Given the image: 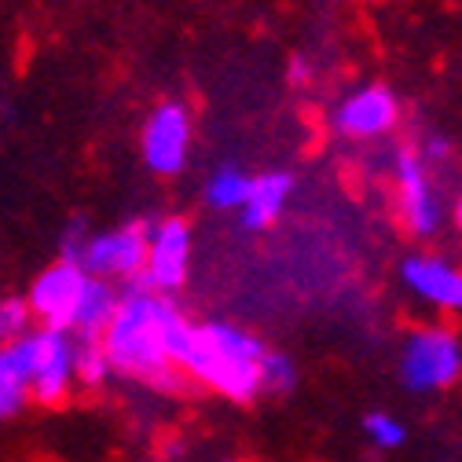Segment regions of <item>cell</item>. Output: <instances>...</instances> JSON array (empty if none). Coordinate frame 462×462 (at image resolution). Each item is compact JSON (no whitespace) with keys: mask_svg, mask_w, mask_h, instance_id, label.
I'll use <instances>...</instances> for the list:
<instances>
[{"mask_svg":"<svg viewBox=\"0 0 462 462\" xmlns=\"http://www.w3.org/2000/svg\"><path fill=\"white\" fill-rule=\"evenodd\" d=\"M419 154L426 158V165H433V162H448V154H451V143H448L444 136H430V140H426V147H422Z\"/></svg>","mask_w":462,"mask_h":462,"instance_id":"7402d4cb","label":"cell"},{"mask_svg":"<svg viewBox=\"0 0 462 462\" xmlns=\"http://www.w3.org/2000/svg\"><path fill=\"white\" fill-rule=\"evenodd\" d=\"M191 330L195 327L169 298L136 286L125 298H118V309H114L99 341L110 367H118L122 374L133 378L169 385L172 382L169 367H180L191 345Z\"/></svg>","mask_w":462,"mask_h":462,"instance_id":"6da1fadb","label":"cell"},{"mask_svg":"<svg viewBox=\"0 0 462 462\" xmlns=\"http://www.w3.org/2000/svg\"><path fill=\"white\" fill-rule=\"evenodd\" d=\"M364 430H367V437L374 440V448H385V451L400 448V444H403V437H408V430H403V422H396L393 415H382V411L367 415Z\"/></svg>","mask_w":462,"mask_h":462,"instance_id":"ac0fdd59","label":"cell"},{"mask_svg":"<svg viewBox=\"0 0 462 462\" xmlns=\"http://www.w3.org/2000/svg\"><path fill=\"white\" fill-rule=\"evenodd\" d=\"M106 371H110V360L103 353V341L99 337H81L74 345V374H81V382L96 385V382H103Z\"/></svg>","mask_w":462,"mask_h":462,"instance_id":"2e32d148","label":"cell"},{"mask_svg":"<svg viewBox=\"0 0 462 462\" xmlns=\"http://www.w3.org/2000/svg\"><path fill=\"white\" fill-rule=\"evenodd\" d=\"M26 396H30L26 367H23V356L15 349V341H8V345H0V422L19 415Z\"/></svg>","mask_w":462,"mask_h":462,"instance_id":"5bb4252c","label":"cell"},{"mask_svg":"<svg viewBox=\"0 0 462 462\" xmlns=\"http://www.w3.org/2000/svg\"><path fill=\"white\" fill-rule=\"evenodd\" d=\"M85 239H88V236H85V227H78V224H74V227L67 231V236H63V246H60V250H63V261H78V257H81V250H85Z\"/></svg>","mask_w":462,"mask_h":462,"instance_id":"44dd1931","label":"cell"},{"mask_svg":"<svg viewBox=\"0 0 462 462\" xmlns=\"http://www.w3.org/2000/svg\"><path fill=\"white\" fill-rule=\"evenodd\" d=\"M143 261H147V224L143 220H133L110 236H96V239H85V250L78 257V264L88 272V275H118V279H136L143 272Z\"/></svg>","mask_w":462,"mask_h":462,"instance_id":"ba28073f","label":"cell"},{"mask_svg":"<svg viewBox=\"0 0 462 462\" xmlns=\"http://www.w3.org/2000/svg\"><path fill=\"white\" fill-rule=\"evenodd\" d=\"M261 356L264 345L254 334L227 323H206L191 330V345L180 367L224 393L227 400L246 403L261 389Z\"/></svg>","mask_w":462,"mask_h":462,"instance_id":"7a4b0ae2","label":"cell"},{"mask_svg":"<svg viewBox=\"0 0 462 462\" xmlns=\"http://www.w3.org/2000/svg\"><path fill=\"white\" fill-rule=\"evenodd\" d=\"M330 122L345 140H382L400 125V99L385 85H360L337 99Z\"/></svg>","mask_w":462,"mask_h":462,"instance_id":"52a82bcc","label":"cell"},{"mask_svg":"<svg viewBox=\"0 0 462 462\" xmlns=\"http://www.w3.org/2000/svg\"><path fill=\"white\" fill-rule=\"evenodd\" d=\"M462 371V345L451 330H422L403 345L400 378L411 393H433L458 378Z\"/></svg>","mask_w":462,"mask_h":462,"instance_id":"5b68a950","label":"cell"},{"mask_svg":"<svg viewBox=\"0 0 462 462\" xmlns=\"http://www.w3.org/2000/svg\"><path fill=\"white\" fill-rule=\"evenodd\" d=\"M114 309H118V294H114V286L103 275H88L85 291H81V301H78V309L70 316L67 334H74L78 341L81 337H99L106 330Z\"/></svg>","mask_w":462,"mask_h":462,"instance_id":"4fadbf2b","label":"cell"},{"mask_svg":"<svg viewBox=\"0 0 462 462\" xmlns=\"http://www.w3.org/2000/svg\"><path fill=\"white\" fill-rule=\"evenodd\" d=\"M88 282V272L78 264V261H60L51 264L48 272L37 275L33 291H30V312L37 319H44V327H55V330H67L70 327V316L81 301V291Z\"/></svg>","mask_w":462,"mask_h":462,"instance_id":"30bf717a","label":"cell"},{"mask_svg":"<svg viewBox=\"0 0 462 462\" xmlns=\"http://www.w3.org/2000/svg\"><path fill=\"white\" fill-rule=\"evenodd\" d=\"M294 364L279 356V353H264L261 356V389H272V393H286L294 389Z\"/></svg>","mask_w":462,"mask_h":462,"instance_id":"e0dca14e","label":"cell"},{"mask_svg":"<svg viewBox=\"0 0 462 462\" xmlns=\"http://www.w3.org/2000/svg\"><path fill=\"white\" fill-rule=\"evenodd\" d=\"M191 136H195L191 110L177 99L158 103L147 114L143 133H140V151H143L147 169L158 172V177H177V172L188 165Z\"/></svg>","mask_w":462,"mask_h":462,"instance_id":"277c9868","label":"cell"},{"mask_svg":"<svg viewBox=\"0 0 462 462\" xmlns=\"http://www.w3.org/2000/svg\"><path fill=\"white\" fill-rule=\"evenodd\" d=\"M403 282L411 291L440 309L462 312V272H455L451 264L437 261V257H411L403 264Z\"/></svg>","mask_w":462,"mask_h":462,"instance_id":"8fae6325","label":"cell"},{"mask_svg":"<svg viewBox=\"0 0 462 462\" xmlns=\"http://www.w3.org/2000/svg\"><path fill=\"white\" fill-rule=\"evenodd\" d=\"M246 191H250V177L239 172L236 165H224L217 169L209 184H206V199L213 209H239L246 202Z\"/></svg>","mask_w":462,"mask_h":462,"instance_id":"9a60e30c","label":"cell"},{"mask_svg":"<svg viewBox=\"0 0 462 462\" xmlns=\"http://www.w3.org/2000/svg\"><path fill=\"white\" fill-rule=\"evenodd\" d=\"M15 349L26 367L30 396L41 403H60L74 378V341L67 330L44 327L37 334H19Z\"/></svg>","mask_w":462,"mask_h":462,"instance_id":"3957f363","label":"cell"},{"mask_svg":"<svg viewBox=\"0 0 462 462\" xmlns=\"http://www.w3.org/2000/svg\"><path fill=\"white\" fill-rule=\"evenodd\" d=\"M291 191H294V177H291V172H261V177H250L246 202L239 206L243 209V227H250V231L268 227L282 213Z\"/></svg>","mask_w":462,"mask_h":462,"instance_id":"7c38bea8","label":"cell"},{"mask_svg":"<svg viewBox=\"0 0 462 462\" xmlns=\"http://www.w3.org/2000/svg\"><path fill=\"white\" fill-rule=\"evenodd\" d=\"M188 257H191V227L180 217H165L158 224H147V261H143V291H177L188 279ZM140 286V282H136Z\"/></svg>","mask_w":462,"mask_h":462,"instance_id":"8992f818","label":"cell"},{"mask_svg":"<svg viewBox=\"0 0 462 462\" xmlns=\"http://www.w3.org/2000/svg\"><path fill=\"white\" fill-rule=\"evenodd\" d=\"M312 78H316V63L305 60V55H294V60L286 63V81H291L294 88H305Z\"/></svg>","mask_w":462,"mask_h":462,"instance_id":"ffe728a7","label":"cell"},{"mask_svg":"<svg viewBox=\"0 0 462 462\" xmlns=\"http://www.w3.org/2000/svg\"><path fill=\"white\" fill-rule=\"evenodd\" d=\"M30 327V305L23 301H0V345L15 341Z\"/></svg>","mask_w":462,"mask_h":462,"instance_id":"d6986e66","label":"cell"},{"mask_svg":"<svg viewBox=\"0 0 462 462\" xmlns=\"http://www.w3.org/2000/svg\"><path fill=\"white\" fill-rule=\"evenodd\" d=\"M455 220H458V227H462V199H458V206H455Z\"/></svg>","mask_w":462,"mask_h":462,"instance_id":"603a6c76","label":"cell"},{"mask_svg":"<svg viewBox=\"0 0 462 462\" xmlns=\"http://www.w3.org/2000/svg\"><path fill=\"white\" fill-rule=\"evenodd\" d=\"M396 199L415 236H433L440 227V202L430 180V165L415 147L396 151Z\"/></svg>","mask_w":462,"mask_h":462,"instance_id":"9c48e42d","label":"cell"}]
</instances>
